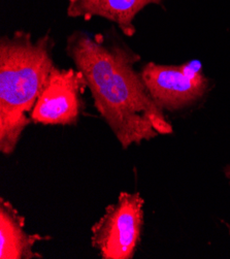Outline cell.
I'll list each match as a JSON object with an SVG mask.
<instances>
[{
  "instance_id": "cell-1",
  "label": "cell",
  "mask_w": 230,
  "mask_h": 259,
  "mask_svg": "<svg viewBox=\"0 0 230 259\" xmlns=\"http://www.w3.org/2000/svg\"><path fill=\"white\" fill-rule=\"evenodd\" d=\"M66 53L82 72L94 106L123 149L172 134L163 110L153 100L134 67L140 55L109 36L76 31Z\"/></svg>"
},
{
  "instance_id": "cell-2",
  "label": "cell",
  "mask_w": 230,
  "mask_h": 259,
  "mask_svg": "<svg viewBox=\"0 0 230 259\" xmlns=\"http://www.w3.org/2000/svg\"><path fill=\"white\" fill-rule=\"evenodd\" d=\"M54 41L49 34L33 40L30 33L16 31L0 39V152H15L30 113L43 91L55 64Z\"/></svg>"
},
{
  "instance_id": "cell-3",
  "label": "cell",
  "mask_w": 230,
  "mask_h": 259,
  "mask_svg": "<svg viewBox=\"0 0 230 259\" xmlns=\"http://www.w3.org/2000/svg\"><path fill=\"white\" fill-rule=\"evenodd\" d=\"M145 199L140 192L119 194L91 227V245L102 259H131L141 243Z\"/></svg>"
},
{
  "instance_id": "cell-4",
  "label": "cell",
  "mask_w": 230,
  "mask_h": 259,
  "mask_svg": "<svg viewBox=\"0 0 230 259\" xmlns=\"http://www.w3.org/2000/svg\"><path fill=\"white\" fill-rule=\"evenodd\" d=\"M141 74L149 94L161 110L189 107L204 95L209 86L201 65L196 61L180 66L150 62Z\"/></svg>"
},
{
  "instance_id": "cell-5",
  "label": "cell",
  "mask_w": 230,
  "mask_h": 259,
  "mask_svg": "<svg viewBox=\"0 0 230 259\" xmlns=\"http://www.w3.org/2000/svg\"><path fill=\"white\" fill-rule=\"evenodd\" d=\"M86 88L87 82L81 71L76 68H59L55 65L30 113L32 123L75 125L84 110L82 96Z\"/></svg>"
},
{
  "instance_id": "cell-6",
  "label": "cell",
  "mask_w": 230,
  "mask_h": 259,
  "mask_svg": "<svg viewBox=\"0 0 230 259\" xmlns=\"http://www.w3.org/2000/svg\"><path fill=\"white\" fill-rule=\"evenodd\" d=\"M150 5H162V0H68L67 16L90 20L100 17L117 24L127 36L135 33L133 21Z\"/></svg>"
},
{
  "instance_id": "cell-7",
  "label": "cell",
  "mask_w": 230,
  "mask_h": 259,
  "mask_svg": "<svg viewBox=\"0 0 230 259\" xmlns=\"http://www.w3.org/2000/svg\"><path fill=\"white\" fill-rule=\"evenodd\" d=\"M25 217L4 197L0 198V259H33L41 255L33 251L37 242L50 240L25 230Z\"/></svg>"
},
{
  "instance_id": "cell-8",
  "label": "cell",
  "mask_w": 230,
  "mask_h": 259,
  "mask_svg": "<svg viewBox=\"0 0 230 259\" xmlns=\"http://www.w3.org/2000/svg\"><path fill=\"white\" fill-rule=\"evenodd\" d=\"M224 174H225V177L228 179L229 184H230V164H228V165L224 168Z\"/></svg>"
}]
</instances>
